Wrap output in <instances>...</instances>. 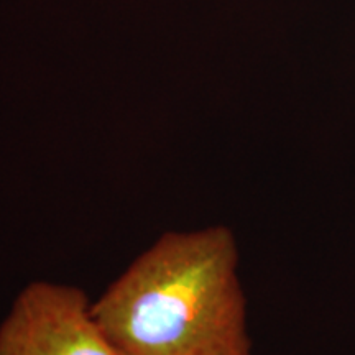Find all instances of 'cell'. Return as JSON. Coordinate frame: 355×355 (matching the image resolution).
Wrapping results in <instances>:
<instances>
[{
	"instance_id": "1",
	"label": "cell",
	"mask_w": 355,
	"mask_h": 355,
	"mask_svg": "<svg viewBox=\"0 0 355 355\" xmlns=\"http://www.w3.org/2000/svg\"><path fill=\"white\" fill-rule=\"evenodd\" d=\"M92 314L121 355H254L232 230H171L96 301Z\"/></svg>"
},
{
	"instance_id": "2",
	"label": "cell",
	"mask_w": 355,
	"mask_h": 355,
	"mask_svg": "<svg viewBox=\"0 0 355 355\" xmlns=\"http://www.w3.org/2000/svg\"><path fill=\"white\" fill-rule=\"evenodd\" d=\"M0 355H121L81 288L30 283L0 326Z\"/></svg>"
}]
</instances>
